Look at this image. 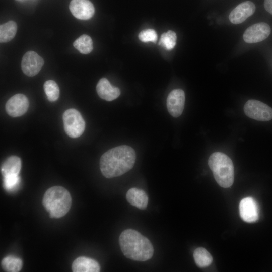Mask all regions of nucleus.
<instances>
[{
  "mask_svg": "<svg viewBox=\"0 0 272 272\" xmlns=\"http://www.w3.org/2000/svg\"><path fill=\"white\" fill-rule=\"evenodd\" d=\"M136 154L131 147L121 145L112 148L100 158V168L107 178L121 176L130 169L135 163Z\"/></svg>",
  "mask_w": 272,
  "mask_h": 272,
  "instance_id": "nucleus-1",
  "label": "nucleus"
},
{
  "mask_svg": "<svg viewBox=\"0 0 272 272\" xmlns=\"http://www.w3.org/2000/svg\"><path fill=\"white\" fill-rule=\"evenodd\" d=\"M119 243L123 254L129 259L145 261L153 256L154 248L151 242L135 230L128 229L122 231Z\"/></svg>",
  "mask_w": 272,
  "mask_h": 272,
  "instance_id": "nucleus-2",
  "label": "nucleus"
},
{
  "mask_svg": "<svg viewBox=\"0 0 272 272\" xmlns=\"http://www.w3.org/2000/svg\"><path fill=\"white\" fill-rule=\"evenodd\" d=\"M42 203L51 218H59L64 216L70 210L72 198L65 188L55 186L46 190Z\"/></svg>",
  "mask_w": 272,
  "mask_h": 272,
  "instance_id": "nucleus-3",
  "label": "nucleus"
},
{
  "mask_svg": "<svg viewBox=\"0 0 272 272\" xmlns=\"http://www.w3.org/2000/svg\"><path fill=\"white\" fill-rule=\"evenodd\" d=\"M209 166L218 184L223 188L230 187L234 182V166L231 159L221 152L211 155Z\"/></svg>",
  "mask_w": 272,
  "mask_h": 272,
  "instance_id": "nucleus-4",
  "label": "nucleus"
},
{
  "mask_svg": "<svg viewBox=\"0 0 272 272\" xmlns=\"http://www.w3.org/2000/svg\"><path fill=\"white\" fill-rule=\"evenodd\" d=\"M65 132L71 138L81 136L85 128V122L80 113L75 109H69L63 114Z\"/></svg>",
  "mask_w": 272,
  "mask_h": 272,
  "instance_id": "nucleus-5",
  "label": "nucleus"
},
{
  "mask_svg": "<svg viewBox=\"0 0 272 272\" xmlns=\"http://www.w3.org/2000/svg\"><path fill=\"white\" fill-rule=\"evenodd\" d=\"M244 111L248 117L258 121H266L272 119V108L258 100H248L244 105Z\"/></svg>",
  "mask_w": 272,
  "mask_h": 272,
  "instance_id": "nucleus-6",
  "label": "nucleus"
},
{
  "mask_svg": "<svg viewBox=\"0 0 272 272\" xmlns=\"http://www.w3.org/2000/svg\"><path fill=\"white\" fill-rule=\"evenodd\" d=\"M270 33V26L265 23L261 22L247 28L243 34V38L246 43H257L265 40Z\"/></svg>",
  "mask_w": 272,
  "mask_h": 272,
  "instance_id": "nucleus-7",
  "label": "nucleus"
},
{
  "mask_svg": "<svg viewBox=\"0 0 272 272\" xmlns=\"http://www.w3.org/2000/svg\"><path fill=\"white\" fill-rule=\"evenodd\" d=\"M44 64L43 59L33 51L27 52L23 56L21 68L23 73L28 76L37 75Z\"/></svg>",
  "mask_w": 272,
  "mask_h": 272,
  "instance_id": "nucleus-8",
  "label": "nucleus"
},
{
  "mask_svg": "<svg viewBox=\"0 0 272 272\" xmlns=\"http://www.w3.org/2000/svg\"><path fill=\"white\" fill-rule=\"evenodd\" d=\"M29 104V100L25 95L17 94L8 100L6 104V110L10 116L19 117L26 113Z\"/></svg>",
  "mask_w": 272,
  "mask_h": 272,
  "instance_id": "nucleus-9",
  "label": "nucleus"
},
{
  "mask_svg": "<svg viewBox=\"0 0 272 272\" xmlns=\"http://www.w3.org/2000/svg\"><path fill=\"white\" fill-rule=\"evenodd\" d=\"M185 103V93L180 89H174L167 98V107L169 113L174 117L180 116L183 112Z\"/></svg>",
  "mask_w": 272,
  "mask_h": 272,
  "instance_id": "nucleus-10",
  "label": "nucleus"
},
{
  "mask_svg": "<svg viewBox=\"0 0 272 272\" xmlns=\"http://www.w3.org/2000/svg\"><path fill=\"white\" fill-rule=\"evenodd\" d=\"M69 7L73 16L80 20H88L95 13L94 7L89 0H72Z\"/></svg>",
  "mask_w": 272,
  "mask_h": 272,
  "instance_id": "nucleus-11",
  "label": "nucleus"
},
{
  "mask_svg": "<svg viewBox=\"0 0 272 272\" xmlns=\"http://www.w3.org/2000/svg\"><path fill=\"white\" fill-rule=\"evenodd\" d=\"M240 215L245 222L252 223L256 221L259 217L258 207L253 198H243L239 204Z\"/></svg>",
  "mask_w": 272,
  "mask_h": 272,
  "instance_id": "nucleus-12",
  "label": "nucleus"
},
{
  "mask_svg": "<svg viewBox=\"0 0 272 272\" xmlns=\"http://www.w3.org/2000/svg\"><path fill=\"white\" fill-rule=\"evenodd\" d=\"M255 11V6L252 2H242L231 12L229 20L234 24H240L253 15Z\"/></svg>",
  "mask_w": 272,
  "mask_h": 272,
  "instance_id": "nucleus-13",
  "label": "nucleus"
},
{
  "mask_svg": "<svg viewBox=\"0 0 272 272\" xmlns=\"http://www.w3.org/2000/svg\"><path fill=\"white\" fill-rule=\"evenodd\" d=\"M96 91L101 98L108 101L116 99L120 94L119 89L112 86L105 78H101L99 81L96 86Z\"/></svg>",
  "mask_w": 272,
  "mask_h": 272,
  "instance_id": "nucleus-14",
  "label": "nucleus"
},
{
  "mask_svg": "<svg viewBox=\"0 0 272 272\" xmlns=\"http://www.w3.org/2000/svg\"><path fill=\"white\" fill-rule=\"evenodd\" d=\"M72 269L74 272H98L100 267L95 260L80 256L76 258L72 263Z\"/></svg>",
  "mask_w": 272,
  "mask_h": 272,
  "instance_id": "nucleus-15",
  "label": "nucleus"
},
{
  "mask_svg": "<svg viewBox=\"0 0 272 272\" xmlns=\"http://www.w3.org/2000/svg\"><path fill=\"white\" fill-rule=\"evenodd\" d=\"M126 197L130 204L141 210H145L148 206V195L142 189L135 187L130 188L127 191Z\"/></svg>",
  "mask_w": 272,
  "mask_h": 272,
  "instance_id": "nucleus-16",
  "label": "nucleus"
},
{
  "mask_svg": "<svg viewBox=\"0 0 272 272\" xmlns=\"http://www.w3.org/2000/svg\"><path fill=\"white\" fill-rule=\"evenodd\" d=\"M21 168V160L16 156H12L6 159L2 165L1 171L4 176L10 175H19Z\"/></svg>",
  "mask_w": 272,
  "mask_h": 272,
  "instance_id": "nucleus-17",
  "label": "nucleus"
},
{
  "mask_svg": "<svg viewBox=\"0 0 272 272\" xmlns=\"http://www.w3.org/2000/svg\"><path fill=\"white\" fill-rule=\"evenodd\" d=\"M17 25L15 22L10 21L0 26V41L1 43L11 41L15 36Z\"/></svg>",
  "mask_w": 272,
  "mask_h": 272,
  "instance_id": "nucleus-18",
  "label": "nucleus"
},
{
  "mask_svg": "<svg viewBox=\"0 0 272 272\" xmlns=\"http://www.w3.org/2000/svg\"><path fill=\"white\" fill-rule=\"evenodd\" d=\"M193 257L195 263L199 267L208 266L213 261L210 253L202 247H198L194 250Z\"/></svg>",
  "mask_w": 272,
  "mask_h": 272,
  "instance_id": "nucleus-19",
  "label": "nucleus"
},
{
  "mask_svg": "<svg viewBox=\"0 0 272 272\" xmlns=\"http://www.w3.org/2000/svg\"><path fill=\"white\" fill-rule=\"evenodd\" d=\"M73 45L74 47L82 54H88L93 49L91 38L86 34H83L78 38L74 41Z\"/></svg>",
  "mask_w": 272,
  "mask_h": 272,
  "instance_id": "nucleus-20",
  "label": "nucleus"
},
{
  "mask_svg": "<svg viewBox=\"0 0 272 272\" xmlns=\"http://www.w3.org/2000/svg\"><path fill=\"white\" fill-rule=\"evenodd\" d=\"M3 268L6 271L18 272L20 271L23 265L22 260L13 255L4 257L2 261Z\"/></svg>",
  "mask_w": 272,
  "mask_h": 272,
  "instance_id": "nucleus-21",
  "label": "nucleus"
},
{
  "mask_svg": "<svg viewBox=\"0 0 272 272\" xmlns=\"http://www.w3.org/2000/svg\"><path fill=\"white\" fill-rule=\"evenodd\" d=\"M43 88L49 101L54 102L58 99L59 95V89L54 81L51 80L46 81L44 84Z\"/></svg>",
  "mask_w": 272,
  "mask_h": 272,
  "instance_id": "nucleus-22",
  "label": "nucleus"
},
{
  "mask_svg": "<svg viewBox=\"0 0 272 272\" xmlns=\"http://www.w3.org/2000/svg\"><path fill=\"white\" fill-rule=\"evenodd\" d=\"M177 36L175 32L169 30L163 33L160 38L159 44L167 50L172 49L176 44Z\"/></svg>",
  "mask_w": 272,
  "mask_h": 272,
  "instance_id": "nucleus-23",
  "label": "nucleus"
},
{
  "mask_svg": "<svg viewBox=\"0 0 272 272\" xmlns=\"http://www.w3.org/2000/svg\"><path fill=\"white\" fill-rule=\"evenodd\" d=\"M19 175H10L3 177V187L7 191H12L16 189L20 183Z\"/></svg>",
  "mask_w": 272,
  "mask_h": 272,
  "instance_id": "nucleus-24",
  "label": "nucleus"
},
{
  "mask_svg": "<svg viewBox=\"0 0 272 272\" xmlns=\"http://www.w3.org/2000/svg\"><path fill=\"white\" fill-rule=\"evenodd\" d=\"M157 38L156 32L152 29L144 30L139 34V39L143 42H152L156 43Z\"/></svg>",
  "mask_w": 272,
  "mask_h": 272,
  "instance_id": "nucleus-25",
  "label": "nucleus"
},
{
  "mask_svg": "<svg viewBox=\"0 0 272 272\" xmlns=\"http://www.w3.org/2000/svg\"><path fill=\"white\" fill-rule=\"evenodd\" d=\"M264 6L266 11L272 15V0H264Z\"/></svg>",
  "mask_w": 272,
  "mask_h": 272,
  "instance_id": "nucleus-26",
  "label": "nucleus"
}]
</instances>
